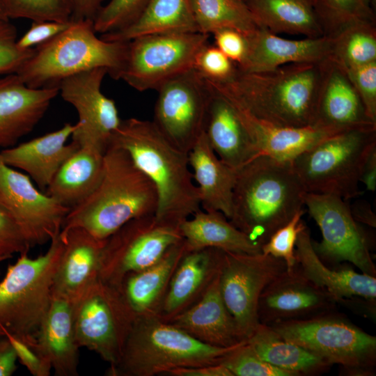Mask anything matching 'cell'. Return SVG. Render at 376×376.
Segmentation results:
<instances>
[{
    "label": "cell",
    "mask_w": 376,
    "mask_h": 376,
    "mask_svg": "<svg viewBox=\"0 0 376 376\" xmlns=\"http://www.w3.org/2000/svg\"><path fill=\"white\" fill-rule=\"evenodd\" d=\"M322 62L292 63L256 72L236 66L228 80L204 79L214 91L263 121L305 127L315 124Z\"/></svg>",
    "instance_id": "cell-1"
},
{
    "label": "cell",
    "mask_w": 376,
    "mask_h": 376,
    "mask_svg": "<svg viewBox=\"0 0 376 376\" xmlns=\"http://www.w3.org/2000/svg\"><path fill=\"white\" fill-rule=\"evenodd\" d=\"M109 143L127 151L154 184L158 196L157 218L180 226L201 210L189 153L171 143L152 120H122Z\"/></svg>",
    "instance_id": "cell-2"
},
{
    "label": "cell",
    "mask_w": 376,
    "mask_h": 376,
    "mask_svg": "<svg viewBox=\"0 0 376 376\" xmlns=\"http://www.w3.org/2000/svg\"><path fill=\"white\" fill-rule=\"evenodd\" d=\"M291 162L259 155L236 170L230 222L263 246L304 205Z\"/></svg>",
    "instance_id": "cell-3"
},
{
    "label": "cell",
    "mask_w": 376,
    "mask_h": 376,
    "mask_svg": "<svg viewBox=\"0 0 376 376\" xmlns=\"http://www.w3.org/2000/svg\"><path fill=\"white\" fill-rule=\"evenodd\" d=\"M156 188L123 148L109 143L104 153L100 183L91 195L70 209L61 232L81 227L106 240L129 221L155 214Z\"/></svg>",
    "instance_id": "cell-4"
},
{
    "label": "cell",
    "mask_w": 376,
    "mask_h": 376,
    "mask_svg": "<svg viewBox=\"0 0 376 376\" xmlns=\"http://www.w3.org/2000/svg\"><path fill=\"white\" fill-rule=\"evenodd\" d=\"M91 20H72L64 31L35 47L33 54L15 73L29 87L58 86L65 79L97 68L120 79L128 42L97 36Z\"/></svg>",
    "instance_id": "cell-5"
},
{
    "label": "cell",
    "mask_w": 376,
    "mask_h": 376,
    "mask_svg": "<svg viewBox=\"0 0 376 376\" xmlns=\"http://www.w3.org/2000/svg\"><path fill=\"white\" fill-rule=\"evenodd\" d=\"M238 345L211 346L159 316L137 318L119 361L107 375L154 376L180 368L217 364Z\"/></svg>",
    "instance_id": "cell-6"
},
{
    "label": "cell",
    "mask_w": 376,
    "mask_h": 376,
    "mask_svg": "<svg viewBox=\"0 0 376 376\" xmlns=\"http://www.w3.org/2000/svg\"><path fill=\"white\" fill-rule=\"evenodd\" d=\"M47 251L36 258L28 252L9 265L0 282V326L10 335L32 345L52 300L54 275L63 242L59 234Z\"/></svg>",
    "instance_id": "cell-7"
},
{
    "label": "cell",
    "mask_w": 376,
    "mask_h": 376,
    "mask_svg": "<svg viewBox=\"0 0 376 376\" xmlns=\"http://www.w3.org/2000/svg\"><path fill=\"white\" fill-rule=\"evenodd\" d=\"M376 148V127L350 129L334 134L291 161L308 193L348 201L360 196L363 167Z\"/></svg>",
    "instance_id": "cell-8"
},
{
    "label": "cell",
    "mask_w": 376,
    "mask_h": 376,
    "mask_svg": "<svg viewBox=\"0 0 376 376\" xmlns=\"http://www.w3.org/2000/svg\"><path fill=\"white\" fill-rule=\"evenodd\" d=\"M136 320L119 290L99 279L73 301L76 342L116 365Z\"/></svg>",
    "instance_id": "cell-9"
},
{
    "label": "cell",
    "mask_w": 376,
    "mask_h": 376,
    "mask_svg": "<svg viewBox=\"0 0 376 376\" xmlns=\"http://www.w3.org/2000/svg\"><path fill=\"white\" fill-rule=\"evenodd\" d=\"M269 326L281 337L330 365L349 370L369 368L375 363L376 338L344 318L328 313L275 322Z\"/></svg>",
    "instance_id": "cell-10"
},
{
    "label": "cell",
    "mask_w": 376,
    "mask_h": 376,
    "mask_svg": "<svg viewBox=\"0 0 376 376\" xmlns=\"http://www.w3.org/2000/svg\"><path fill=\"white\" fill-rule=\"evenodd\" d=\"M200 32L169 33L140 36L128 41L120 79L143 92L157 90L169 79L194 68L195 57L208 43Z\"/></svg>",
    "instance_id": "cell-11"
},
{
    "label": "cell",
    "mask_w": 376,
    "mask_h": 376,
    "mask_svg": "<svg viewBox=\"0 0 376 376\" xmlns=\"http://www.w3.org/2000/svg\"><path fill=\"white\" fill-rule=\"evenodd\" d=\"M182 239L180 226L155 214L133 219L106 240L99 279L118 289L127 274L153 265Z\"/></svg>",
    "instance_id": "cell-12"
},
{
    "label": "cell",
    "mask_w": 376,
    "mask_h": 376,
    "mask_svg": "<svg viewBox=\"0 0 376 376\" xmlns=\"http://www.w3.org/2000/svg\"><path fill=\"white\" fill-rule=\"evenodd\" d=\"M285 271V261L270 255L223 251L219 269L220 292L244 340L260 324L258 306L262 292Z\"/></svg>",
    "instance_id": "cell-13"
},
{
    "label": "cell",
    "mask_w": 376,
    "mask_h": 376,
    "mask_svg": "<svg viewBox=\"0 0 376 376\" xmlns=\"http://www.w3.org/2000/svg\"><path fill=\"white\" fill-rule=\"evenodd\" d=\"M152 123L174 146L189 152L204 133L211 89L194 68L157 90Z\"/></svg>",
    "instance_id": "cell-14"
},
{
    "label": "cell",
    "mask_w": 376,
    "mask_h": 376,
    "mask_svg": "<svg viewBox=\"0 0 376 376\" xmlns=\"http://www.w3.org/2000/svg\"><path fill=\"white\" fill-rule=\"evenodd\" d=\"M304 205L322 233L320 242L313 241L318 256L334 263L350 262L362 273L375 276L368 238L353 218L348 201L334 195L306 192Z\"/></svg>",
    "instance_id": "cell-15"
},
{
    "label": "cell",
    "mask_w": 376,
    "mask_h": 376,
    "mask_svg": "<svg viewBox=\"0 0 376 376\" xmlns=\"http://www.w3.org/2000/svg\"><path fill=\"white\" fill-rule=\"evenodd\" d=\"M0 200L15 218L31 248L57 236L70 209L40 191L30 177L0 157Z\"/></svg>",
    "instance_id": "cell-16"
},
{
    "label": "cell",
    "mask_w": 376,
    "mask_h": 376,
    "mask_svg": "<svg viewBox=\"0 0 376 376\" xmlns=\"http://www.w3.org/2000/svg\"><path fill=\"white\" fill-rule=\"evenodd\" d=\"M107 75L104 68L93 69L68 77L58 85L61 97L76 109L79 117L72 141L103 153L122 120L115 101L102 92Z\"/></svg>",
    "instance_id": "cell-17"
},
{
    "label": "cell",
    "mask_w": 376,
    "mask_h": 376,
    "mask_svg": "<svg viewBox=\"0 0 376 376\" xmlns=\"http://www.w3.org/2000/svg\"><path fill=\"white\" fill-rule=\"evenodd\" d=\"M336 300L296 269L285 271L262 292L258 306L259 322L264 324L308 319L329 313Z\"/></svg>",
    "instance_id": "cell-18"
},
{
    "label": "cell",
    "mask_w": 376,
    "mask_h": 376,
    "mask_svg": "<svg viewBox=\"0 0 376 376\" xmlns=\"http://www.w3.org/2000/svg\"><path fill=\"white\" fill-rule=\"evenodd\" d=\"M58 94V86L30 88L16 74L0 78V148L14 146L30 133Z\"/></svg>",
    "instance_id": "cell-19"
},
{
    "label": "cell",
    "mask_w": 376,
    "mask_h": 376,
    "mask_svg": "<svg viewBox=\"0 0 376 376\" xmlns=\"http://www.w3.org/2000/svg\"><path fill=\"white\" fill-rule=\"evenodd\" d=\"M59 235L63 246L52 294L74 301L99 279L107 239H98L81 227L70 228Z\"/></svg>",
    "instance_id": "cell-20"
},
{
    "label": "cell",
    "mask_w": 376,
    "mask_h": 376,
    "mask_svg": "<svg viewBox=\"0 0 376 376\" xmlns=\"http://www.w3.org/2000/svg\"><path fill=\"white\" fill-rule=\"evenodd\" d=\"M314 126L342 130L376 127L345 70L329 58L322 62Z\"/></svg>",
    "instance_id": "cell-21"
},
{
    "label": "cell",
    "mask_w": 376,
    "mask_h": 376,
    "mask_svg": "<svg viewBox=\"0 0 376 376\" xmlns=\"http://www.w3.org/2000/svg\"><path fill=\"white\" fill-rule=\"evenodd\" d=\"M245 38L246 54L236 65L244 72L268 71L292 63L321 62L329 54L331 38L327 36L292 40L260 27Z\"/></svg>",
    "instance_id": "cell-22"
},
{
    "label": "cell",
    "mask_w": 376,
    "mask_h": 376,
    "mask_svg": "<svg viewBox=\"0 0 376 376\" xmlns=\"http://www.w3.org/2000/svg\"><path fill=\"white\" fill-rule=\"evenodd\" d=\"M76 123H65L57 130L0 150L1 160L8 166L26 173L42 190H46L63 162L79 148L67 143Z\"/></svg>",
    "instance_id": "cell-23"
},
{
    "label": "cell",
    "mask_w": 376,
    "mask_h": 376,
    "mask_svg": "<svg viewBox=\"0 0 376 376\" xmlns=\"http://www.w3.org/2000/svg\"><path fill=\"white\" fill-rule=\"evenodd\" d=\"M222 250L206 248L187 251L170 280L159 317L169 321L194 304L217 275Z\"/></svg>",
    "instance_id": "cell-24"
},
{
    "label": "cell",
    "mask_w": 376,
    "mask_h": 376,
    "mask_svg": "<svg viewBox=\"0 0 376 376\" xmlns=\"http://www.w3.org/2000/svg\"><path fill=\"white\" fill-rule=\"evenodd\" d=\"M166 322L211 346L230 347L245 341L222 299L219 272L194 304Z\"/></svg>",
    "instance_id": "cell-25"
},
{
    "label": "cell",
    "mask_w": 376,
    "mask_h": 376,
    "mask_svg": "<svg viewBox=\"0 0 376 376\" xmlns=\"http://www.w3.org/2000/svg\"><path fill=\"white\" fill-rule=\"evenodd\" d=\"M31 346L51 366L55 375H78L79 347L74 331L73 300L53 294L49 311Z\"/></svg>",
    "instance_id": "cell-26"
},
{
    "label": "cell",
    "mask_w": 376,
    "mask_h": 376,
    "mask_svg": "<svg viewBox=\"0 0 376 376\" xmlns=\"http://www.w3.org/2000/svg\"><path fill=\"white\" fill-rule=\"evenodd\" d=\"M296 269L308 280L324 290L335 300L365 299L375 302L376 278L352 269L333 270L327 267L314 250L306 226L298 234L295 244Z\"/></svg>",
    "instance_id": "cell-27"
},
{
    "label": "cell",
    "mask_w": 376,
    "mask_h": 376,
    "mask_svg": "<svg viewBox=\"0 0 376 376\" xmlns=\"http://www.w3.org/2000/svg\"><path fill=\"white\" fill-rule=\"evenodd\" d=\"M210 88L211 95L204 132L220 160L237 170L258 153L233 104Z\"/></svg>",
    "instance_id": "cell-28"
},
{
    "label": "cell",
    "mask_w": 376,
    "mask_h": 376,
    "mask_svg": "<svg viewBox=\"0 0 376 376\" xmlns=\"http://www.w3.org/2000/svg\"><path fill=\"white\" fill-rule=\"evenodd\" d=\"M230 102L235 107L251 139L258 156L267 155L279 160L291 162L320 142L347 130L317 126L279 127L263 121L238 105Z\"/></svg>",
    "instance_id": "cell-29"
},
{
    "label": "cell",
    "mask_w": 376,
    "mask_h": 376,
    "mask_svg": "<svg viewBox=\"0 0 376 376\" xmlns=\"http://www.w3.org/2000/svg\"><path fill=\"white\" fill-rule=\"evenodd\" d=\"M187 251L182 239L153 265L123 278L118 290L136 318L159 315L172 275Z\"/></svg>",
    "instance_id": "cell-30"
},
{
    "label": "cell",
    "mask_w": 376,
    "mask_h": 376,
    "mask_svg": "<svg viewBox=\"0 0 376 376\" xmlns=\"http://www.w3.org/2000/svg\"><path fill=\"white\" fill-rule=\"evenodd\" d=\"M189 163L197 183L201 209L220 212L229 219L236 170L220 160L210 146L205 132L189 151Z\"/></svg>",
    "instance_id": "cell-31"
},
{
    "label": "cell",
    "mask_w": 376,
    "mask_h": 376,
    "mask_svg": "<svg viewBox=\"0 0 376 376\" xmlns=\"http://www.w3.org/2000/svg\"><path fill=\"white\" fill-rule=\"evenodd\" d=\"M103 170V152L94 148L79 147L58 169L45 193L71 209L95 189Z\"/></svg>",
    "instance_id": "cell-32"
},
{
    "label": "cell",
    "mask_w": 376,
    "mask_h": 376,
    "mask_svg": "<svg viewBox=\"0 0 376 376\" xmlns=\"http://www.w3.org/2000/svg\"><path fill=\"white\" fill-rule=\"evenodd\" d=\"M180 229L187 251L214 248L224 251L257 254L262 246L236 228L220 212L200 210Z\"/></svg>",
    "instance_id": "cell-33"
},
{
    "label": "cell",
    "mask_w": 376,
    "mask_h": 376,
    "mask_svg": "<svg viewBox=\"0 0 376 376\" xmlns=\"http://www.w3.org/2000/svg\"><path fill=\"white\" fill-rule=\"evenodd\" d=\"M260 27L275 33L324 36L315 0H246L244 1Z\"/></svg>",
    "instance_id": "cell-34"
},
{
    "label": "cell",
    "mask_w": 376,
    "mask_h": 376,
    "mask_svg": "<svg viewBox=\"0 0 376 376\" xmlns=\"http://www.w3.org/2000/svg\"><path fill=\"white\" fill-rule=\"evenodd\" d=\"M194 32L199 31L189 0H151L132 24L100 37L107 41L128 42L147 35Z\"/></svg>",
    "instance_id": "cell-35"
},
{
    "label": "cell",
    "mask_w": 376,
    "mask_h": 376,
    "mask_svg": "<svg viewBox=\"0 0 376 376\" xmlns=\"http://www.w3.org/2000/svg\"><path fill=\"white\" fill-rule=\"evenodd\" d=\"M246 342L262 360L294 375L318 372L330 366L306 349L283 339L267 324L260 323Z\"/></svg>",
    "instance_id": "cell-36"
},
{
    "label": "cell",
    "mask_w": 376,
    "mask_h": 376,
    "mask_svg": "<svg viewBox=\"0 0 376 376\" xmlns=\"http://www.w3.org/2000/svg\"><path fill=\"white\" fill-rule=\"evenodd\" d=\"M198 31L212 34L221 29H232L245 37L260 28L243 1L189 0Z\"/></svg>",
    "instance_id": "cell-37"
},
{
    "label": "cell",
    "mask_w": 376,
    "mask_h": 376,
    "mask_svg": "<svg viewBox=\"0 0 376 376\" xmlns=\"http://www.w3.org/2000/svg\"><path fill=\"white\" fill-rule=\"evenodd\" d=\"M331 38L328 58L343 68L376 61V22L352 24Z\"/></svg>",
    "instance_id": "cell-38"
},
{
    "label": "cell",
    "mask_w": 376,
    "mask_h": 376,
    "mask_svg": "<svg viewBox=\"0 0 376 376\" xmlns=\"http://www.w3.org/2000/svg\"><path fill=\"white\" fill-rule=\"evenodd\" d=\"M324 36L333 37L355 23L376 22L372 0H315Z\"/></svg>",
    "instance_id": "cell-39"
},
{
    "label": "cell",
    "mask_w": 376,
    "mask_h": 376,
    "mask_svg": "<svg viewBox=\"0 0 376 376\" xmlns=\"http://www.w3.org/2000/svg\"><path fill=\"white\" fill-rule=\"evenodd\" d=\"M0 9L8 19L32 22H68L72 13L70 0H0Z\"/></svg>",
    "instance_id": "cell-40"
},
{
    "label": "cell",
    "mask_w": 376,
    "mask_h": 376,
    "mask_svg": "<svg viewBox=\"0 0 376 376\" xmlns=\"http://www.w3.org/2000/svg\"><path fill=\"white\" fill-rule=\"evenodd\" d=\"M151 0H109L97 14L93 26L97 33L122 30L132 24Z\"/></svg>",
    "instance_id": "cell-41"
},
{
    "label": "cell",
    "mask_w": 376,
    "mask_h": 376,
    "mask_svg": "<svg viewBox=\"0 0 376 376\" xmlns=\"http://www.w3.org/2000/svg\"><path fill=\"white\" fill-rule=\"evenodd\" d=\"M220 363L233 376H295L262 360L246 340L228 352Z\"/></svg>",
    "instance_id": "cell-42"
},
{
    "label": "cell",
    "mask_w": 376,
    "mask_h": 376,
    "mask_svg": "<svg viewBox=\"0 0 376 376\" xmlns=\"http://www.w3.org/2000/svg\"><path fill=\"white\" fill-rule=\"evenodd\" d=\"M304 213L303 208L298 210L288 222L277 229L262 246L261 253L284 260L288 272H292L297 266L295 244L299 233L306 226L301 221Z\"/></svg>",
    "instance_id": "cell-43"
},
{
    "label": "cell",
    "mask_w": 376,
    "mask_h": 376,
    "mask_svg": "<svg viewBox=\"0 0 376 376\" xmlns=\"http://www.w3.org/2000/svg\"><path fill=\"white\" fill-rule=\"evenodd\" d=\"M17 40L15 26L10 19L0 17V75L15 74L34 53L35 48L19 49Z\"/></svg>",
    "instance_id": "cell-44"
},
{
    "label": "cell",
    "mask_w": 376,
    "mask_h": 376,
    "mask_svg": "<svg viewBox=\"0 0 376 376\" xmlns=\"http://www.w3.org/2000/svg\"><path fill=\"white\" fill-rule=\"evenodd\" d=\"M194 68L207 79L224 81L233 75L236 65L214 45L207 43L197 53Z\"/></svg>",
    "instance_id": "cell-45"
},
{
    "label": "cell",
    "mask_w": 376,
    "mask_h": 376,
    "mask_svg": "<svg viewBox=\"0 0 376 376\" xmlns=\"http://www.w3.org/2000/svg\"><path fill=\"white\" fill-rule=\"evenodd\" d=\"M342 68L357 91L368 116L376 123V61L361 66Z\"/></svg>",
    "instance_id": "cell-46"
},
{
    "label": "cell",
    "mask_w": 376,
    "mask_h": 376,
    "mask_svg": "<svg viewBox=\"0 0 376 376\" xmlns=\"http://www.w3.org/2000/svg\"><path fill=\"white\" fill-rule=\"evenodd\" d=\"M31 246L13 216L0 200V263Z\"/></svg>",
    "instance_id": "cell-47"
},
{
    "label": "cell",
    "mask_w": 376,
    "mask_h": 376,
    "mask_svg": "<svg viewBox=\"0 0 376 376\" xmlns=\"http://www.w3.org/2000/svg\"><path fill=\"white\" fill-rule=\"evenodd\" d=\"M68 22L40 21L32 22L27 31L17 40L19 49L25 50L35 48L64 31L72 24Z\"/></svg>",
    "instance_id": "cell-48"
},
{
    "label": "cell",
    "mask_w": 376,
    "mask_h": 376,
    "mask_svg": "<svg viewBox=\"0 0 376 376\" xmlns=\"http://www.w3.org/2000/svg\"><path fill=\"white\" fill-rule=\"evenodd\" d=\"M214 45L235 65L240 64L246 54V40L240 32L232 29H221L212 33Z\"/></svg>",
    "instance_id": "cell-49"
},
{
    "label": "cell",
    "mask_w": 376,
    "mask_h": 376,
    "mask_svg": "<svg viewBox=\"0 0 376 376\" xmlns=\"http://www.w3.org/2000/svg\"><path fill=\"white\" fill-rule=\"evenodd\" d=\"M10 339L17 354V359L33 376H49L52 370L51 366L43 359L37 351L31 345L10 336Z\"/></svg>",
    "instance_id": "cell-50"
},
{
    "label": "cell",
    "mask_w": 376,
    "mask_h": 376,
    "mask_svg": "<svg viewBox=\"0 0 376 376\" xmlns=\"http://www.w3.org/2000/svg\"><path fill=\"white\" fill-rule=\"evenodd\" d=\"M171 376H233L232 373L222 363L180 368L169 371Z\"/></svg>",
    "instance_id": "cell-51"
},
{
    "label": "cell",
    "mask_w": 376,
    "mask_h": 376,
    "mask_svg": "<svg viewBox=\"0 0 376 376\" xmlns=\"http://www.w3.org/2000/svg\"><path fill=\"white\" fill-rule=\"evenodd\" d=\"M107 0H70L71 19L94 21L97 14Z\"/></svg>",
    "instance_id": "cell-52"
},
{
    "label": "cell",
    "mask_w": 376,
    "mask_h": 376,
    "mask_svg": "<svg viewBox=\"0 0 376 376\" xmlns=\"http://www.w3.org/2000/svg\"><path fill=\"white\" fill-rule=\"evenodd\" d=\"M16 352L8 337L0 336V376H10L17 369Z\"/></svg>",
    "instance_id": "cell-53"
},
{
    "label": "cell",
    "mask_w": 376,
    "mask_h": 376,
    "mask_svg": "<svg viewBox=\"0 0 376 376\" xmlns=\"http://www.w3.org/2000/svg\"><path fill=\"white\" fill-rule=\"evenodd\" d=\"M353 218L358 223H362L373 228L376 227V215L370 204L366 200H356L350 205Z\"/></svg>",
    "instance_id": "cell-54"
},
{
    "label": "cell",
    "mask_w": 376,
    "mask_h": 376,
    "mask_svg": "<svg viewBox=\"0 0 376 376\" xmlns=\"http://www.w3.org/2000/svg\"><path fill=\"white\" fill-rule=\"evenodd\" d=\"M360 182L370 191L374 192L376 189V148L371 152L364 164Z\"/></svg>",
    "instance_id": "cell-55"
},
{
    "label": "cell",
    "mask_w": 376,
    "mask_h": 376,
    "mask_svg": "<svg viewBox=\"0 0 376 376\" xmlns=\"http://www.w3.org/2000/svg\"><path fill=\"white\" fill-rule=\"evenodd\" d=\"M6 332L5 331V330L0 326V336H6Z\"/></svg>",
    "instance_id": "cell-56"
},
{
    "label": "cell",
    "mask_w": 376,
    "mask_h": 376,
    "mask_svg": "<svg viewBox=\"0 0 376 376\" xmlns=\"http://www.w3.org/2000/svg\"><path fill=\"white\" fill-rule=\"evenodd\" d=\"M0 17H1L6 18V17L3 15V14L2 13L1 9H0ZM6 19H7V18H6Z\"/></svg>",
    "instance_id": "cell-57"
},
{
    "label": "cell",
    "mask_w": 376,
    "mask_h": 376,
    "mask_svg": "<svg viewBox=\"0 0 376 376\" xmlns=\"http://www.w3.org/2000/svg\"><path fill=\"white\" fill-rule=\"evenodd\" d=\"M372 2H373V4L374 7L375 8L376 7V0H372Z\"/></svg>",
    "instance_id": "cell-58"
},
{
    "label": "cell",
    "mask_w": 376,
    "mask_h": 376,
    "mask_svg": "<svg viewBox=\"0 0 376 376\" xmlns=\"http://www.w3.org/2000/svg\"><path fill=\"white\" fill-rule=\"evenodd\" d=\"M240 1H246V0H240Z\"/></svg>",
    "instance_id": "cell-59"
}]
</instances>
